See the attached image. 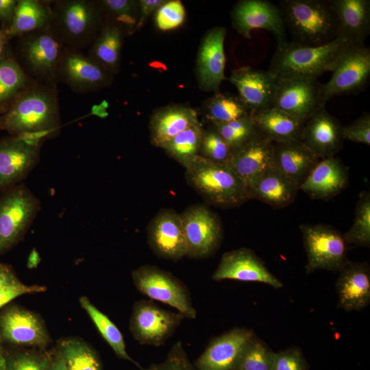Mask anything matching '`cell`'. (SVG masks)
<instances>
[{
  "label": "cell",
  "mask_w": 370,
  "mask_h": 370,
  "mask_svg": "<svg viewBox=\"0 0 370 370\" xmlns=\"http://www.w3.org/2000/svg\"><path fill=\"white\" fill-rule=\"evenodd\" d=\"M259 134L273 143L299 140L304 122L275 108L252 112Z\"/></svg>",
  "instance_id": "4dcf8cb0"
},
{
  "label": "cell",
  "mask_w": 370,
  "mask_h": 370,
  "mask_svg": "<svg viewBox=\"0 0 370 370\" xmlns=\"http://www.w3.org/2000/svg\"><path fill=\"white\" fill-rule=\"evenodd\" d=\"M273 164L299 187L321 160L300 140L273 144Z\"/></svg>",
  "instance_id": "f1b7e54d"
},
{
  "label": "cell",
  "mask_w": 370,
  "mask_h": 370,
  "mask_svg": "<svg viewBox=\"0 0 370 370\" xmlns=\"http://www.w3.org/2000/svg\"><path fill=\"white\" fill-rule=\"evenodd\" d=\"M19 281L10 266L0 262V289Z\"/></svg>",
  "instance_id": "f5cc1de1"
},
{
  "label": "cell",
  "mask_w": 370,
  "mask_h": 370,
  "mask_svg": "<svg viewBox=\"0 0 370 370\" xmlns=\"http://www.w3.org/2000/svg\"><path fill=\"white\" fill-rule=\"evenodd\" d=\"M337 308L361 311L370 303V268L367 262L348 260L338 271L336 282Z\"/></svg>",
  "instance_id": "603a6c76"
},
{
  "label": "cell",
  "mask_w": 370,
  "mask_h": 370,
  "mask_svg": "<svg viewBox=\"0 0 370 370\" xmlns=\"http://www.w3.org/2000/svg\"><path fill=\"white\" fill-rule=\"evenodd\" d=\"M348 182L347 168L333 156L321 159L299 188L312 199L328 200L343 190Z\"/></svg>",
  "instance_id": "d4e9b609"
},
{
  "label": "cell",
  "mask_w": 370,
  "mask_h": 370,
  "mask_svg": "<svg viewBox=\"0 0 370 370\" xmlns=\"http://www.w3.org/2000/svg\"><path fill=\"white\" fill-rule=\"evenodd\" d=\"M211 126L232 151L239 149L258 134L251 116L227 123L211 124Z\"/></svg>",
  "instance_id": "60d3db41"
},
{
  "label": "cell",
  "mask_w": 370,
  "mask_h": 370,
  "mask_svg": "<svg viewBox=\"0 0 370 370\" xmlns=\"http://www.w3.org/2000/svg\"><path fill=\"white\" fill-rule=\"evenodd\" d=\"M204 127L200 122L177 134L162 149L186 168L199 156Z\"/></svg>",
  "instance_id": "8d00e7d4"
},
{
  "label": "cell",
  "mask_w": 370,
  "mask_h": 370,
  "mask_svg": "<svg viewBox=\"0 0 370 370\" xmlns=\"http://www.w3.org/2000/svg\"><path fill=\"white\" fill-rule=\"evenodd\" d=\"M229 81L252 112L272 108L276 81L267 71L243 66L232 71Z\"/></svg>",
  "instance_id": "7402d4cb"
},
{
  "label": "cell",
  "mask_w": 370,
  "mask_h": 370,
  "mask_svg": "<svg viewBox=\"0 0 370 370\" xmlns=\"http://www.w3.org/2000/svg\"><path fill=\"white\" fill-rule=\"evenodd\" d=\"M301 349L293 346L275 352L271 370H309Z\"/></svg>",
  "instance_id": "bcb514c9"
},
{
  "label": "cell",
  "mask_w": 370,
  "mask_h": 370,
  "mask_svg": "<svg viewBox=\"0 0 370 370\" xmlns=\"http://www.w3.org/2000/svg\"><path fill=\"white\" fill-rule=\"evenodd\" d=\"M58 82H62L73 91L87 92L108 86L112 74L82 50L66 47L57 71Z\"/></svg>",
  "instance_id": "5bb4252c"
},
{
  "label": "cell",
  "mask_w": 370,
  "mask_h": 370,
  "mask_svg": "<svg viewBox=\"0 0 370 370\" xmlns=\"http://www.w3.org/2000/svg\"><path fill=\"white\" fill-rule=\"evenodd\" d=\"M58 349L69 370H103L101 360L96 352L82 340H63Z\"/></svg>",
  "instance_id": "f35d334b"
},
{
  "label": "cell",
  "mask_w": 370,
  "mask_h": 370,
  "mask_svg": "<svg viewBox=\"0 0 370 370\" xmlns=\"http://www.w3.org/2000/svg\"><path fill=\"white\" fill-rule=\"evenodd\" d=\"M231 17L234 28L245 38H251L252 30L263 29L275 36L277 49L282 48L288 42L281 11L270 1H239L232 10Z\"/></svg>",
  "instance_id": "4fadbf2b"
},
{
  "label": "cell",
  "mask_w": 370,
  "mask_h": 370,
  "mask_svg": "<svg viewBox=\"0 0 370 370\" xmlns=\"http://www.w3.org/2000/svg\"><path fill=\"white\" fill-rule=\"evenodd\" d=\"M4 350L7 370H49L50 353L18 349Z\"/></svg>",
  "instance_id": "b9f144b4"
},
{
  "label": "cell",
  "mask_w": 370,
  "mask_h": 370,
  "mask_svg": "<svg viewBox=\"0 0 370 370\" xmlns=\"http://www.w3.org/2000/svg\"><path fill=\"white\" fill-rule=\"evenodd\" d=\"M79 303L116 356L133 362L141 369L142 367L127 354L121 332L109 317L93 305L86 297H80Z\"/></svg>",
  "instance_id": "d590c367"
},
{
  "label": "cell",
  "mask_w": 370,
  "mask_h": 370,
  "mask_svg": "<svg viewBox=\"0 0 370 370\" xmlns=\"http://www.w3.org/2000/svg\"><path fill=\"white\" fill-rule=\"evenodd\" d=\"M255 334L247 328H234L210 339L193 365L197 370H231L244 343Z\"/></svg>",
  "instance_id": "cb8c5ba5"
},
{
  "label": "cell",
  "mask_w": 370,
  "mask_h": 370,
  "mask_svg": "<svg viewBox=\"0 0 370 370\" xmlns=\"http://www.w3.org/2000/svg\"><path fill=\"white\" fill-rule=\"evenodd\" d=\"M204 108L206 119L211 124L227 123L252 114L238 96L219 92L206 101Z\"/></svg>",
  "instance_id": "e575fe53"
},
{
  "label": "cell",
  "mask_w": 370,
  "mask_h": 370,
  "mask_svg": "<svg viewBox=\"0 0 370 370\" xmlns=\"http://www.w3.org/2000/svg\"><path fill=\"white\" fill-rule=\"evenodd\" d=\"M185 170L188 184L211 205L232 208L249 199L245 184L227 164L197 156Z\"/></svg>",
  "instance_id": "277c9868"
},
{
  "label": "cell",
  "mask_w": 370,
  "mask_h": 370,
  "mask_svg": "<svg viewBox=\"0 0 370 370\" xmlns=\"http://www.w3.org/2000/svg\"><path fill=\"white\" fill-rule=\"evenodd\" d=\"M184 317L159 307L152 300H138L133 306L130 331L141 345L160 346L175 332Z\"/></svg>",
  "instance_id": "7c38bea8"
},
{
  "label": "cell",
  "mask_w": 370,
  "mask_h": 370,
  "mask_svg": "<svg viewBox=\"0 0 370 370\" xmlns=\"http://www.w3.org/2000/svg\"><path fill=\"white\" fill-rule=\"evenodd\" d=\"M348 245L370 246V193L362 192L358 199L355 216L350 228L343 234Z\"/></svg>",
  "instance_id": "ab89813d"
},
{
  "label": "cell",
  "mask_w": 370,
  "mask_h": 370,
  "mask_svg": "<svg viewBox=\"0 0 370 370\" xmlns=\"http://www.w3.org/2000/svg\"><path fill=\"white\" fill-rule=\"evenodd\" d=\"M40 210V200L23 184L1 193L0 255L22 239Z\"/></svg>",
  "instance_id": "52a82bcc"
},
{
  "label": "cell",
  "mask_w": 370,
  "mask_h": 370,
  "mask_svg": "<svg viewBox=\"0 0 370 370\" xmlns=\"http://www.w3.org/2000/svg\"><path fill=\"white\" fill-rule=\"evenodd\" d=\"M10 40L6 30L0 28V59L8 48V43Z\"/></svg>",
  "instance_id": "11a10c76"
},
{
  "label": "cell",
  "mask_w": 370,
  "mask_h": 370,
  "mask_svg": "<svg viewBox=\"0 0 370 370\" xmlns=\"http://www.w3.org/2000/svg\"><path fill=\"white\" fill-rule=\"evenodd\" d=\"M274 352L256 334L238 353L231 370H271Z\"/></svg>",
  "instance_id": "74e56055"
},
{
  "label": "cell",
  "mask_w": 370,
  "mask_h": 370,
  "mask_svg": "<svg viewBox=\"0 0 370 370\" xmlns=\"http://www.w3.org/2000/svg\"><path fill=\"white\" fill-rule=\"evenodd\" d=\"M0 370H7L4 347L1 341H0Z\"/></svg>",
  "instance_id": "9f6ffc18"
},
{
  "label": "cell",
  "mask_w": 370,
  "mask_h": 370,
  "mask_svg": "<svg viewBox=\"0 0 370 370\" xmlns=\"http://www.w3.org/2000/svg\"><path fill=\"white\" fill-rule=\"evenodd\" d=\"M99 4L115 18L117 25H125L130 31L136 27V19L134 14L138 6V1L133 0H103ZM135 28V27H134Z\"/></svg>",
  "instance_id": "f6af8a7d"
},
{
  "label": "cell",
  "mask_w": 370,
  "mask_h": 370,
  "mask_svg": "<svg viewBox=\"0 0 370 370\" xmlns=\"http://www.w3.org/2000/svg\"><path fill=\"white\" fill-rule=\"evenodd\" d=\"M249 199H258L276 208L292 204L299 186L274 166L263 172L247 187Z\"/></svg>",
  "instance_id": "4316f807"
},
{
  "label": "cell",
  "mask_w": 370,
  "mask_h": 370,
  "mask_svg": "<svg viewBox=\"0 0 370 370\" xmlns=\"http://www.w3.org/2000/svg\"><path fill=\"white\" fill-rule=\"evenodd\" d=\"M46 291L45 286L38 285L28 286L21 281L0 289V310L7 306L15 298L23 295L40 293Z\"/></svg>",
  "instance_id": "681fc988"
},
{
  "label": "cell",
  "mask_w": 370,
  "mask_h": 370,
  "mask_svg": "<svg viewBox=\"0 0 370 370\" xmlns=\"http://www.w3.org/2000/svg\"><path fill=\"white\" fill-rule=\"evenodd\" d=\"M344 140L357 143L370 145V114L362 115L347 126H343Z\"/></svg>",
  "instance_id": "c3c4849f"
},
{
  "label": "cell",
  "mask_w": 370,
  "mask_h": 370,
  "mask_svg": "<svg viewBox=\"0 0 370 370\" xmlns=\"http://www.w3.org/2000/svg\"><path fill=\"white\" fill-rule=\"evenodd\" d=\"M330 79L321 86V106L332 98L361 91L370 77V49L365 45H351L332 70Z\"/></svg>",
  "instance_id": "30bf717a"
},
{
  "label": "cell",
  "mask_w": 370,
  "mask_h": 370,
  "mask_svg": "<svg viewBox=\"0 0 370 370\" xmlns=\"http://www.w3.org/2000/svg\"><path fill=\"white\" fill-rule=\"evenodd\" d=\"M299 229L307 254L306 273L317 270L338 273L349 260L348 245L343 234L324 224H304Z\"/></svg>",
  "instance_id": "9c48e42d"
},
{
  "label": "cell",
  "mask_w": 370,
  "mask_h": 370,
  "mask_svg": "<svg viewBox=\"0 0 370 370\" xmlns=\"http://www.w3.org/2000/svg\"><path fill=\"white\" fill-rule=\"evenodd\" d=\"M52 1L18 0L11 25L6 29L10 39L49 27L52 21Z\"/></svg>",
  "instance_id": "1f68e13d"
},
{
  "label": "cell",
  "mask_w": 370,
  "mask_h": 370,
  "mask_svg": "<svg viewBox=\"0 0 370 370\" xmlns=\"http://www.w3.org/2000/svg\"><path fill=\"white\" fill-rule=\"evenodd\" d=\"M186 245V257L206 258L213 255L223 240L219 217L203 204L188 206L180 214Z\"/></svg>",
  "instance_id": "8fae6325"
},
{
  "label": "cell",
  "mask_w": 370,
  "mask_h": 370,
  "mask_svg": "<svg viewBox=\"0 0 370 370\" xmlns=\"http://www.w3.org/2000/svg\"><path fill=\"white\" fill-rule=\"evenodd\" d=\"M212 278L214 281L233 280L261 282L274 288H280L284 285L255 252L246 247L224 253Z\"/></svg>",
  "instance_id": "ac0fdd59"
},
{
  "label": "cell",
  "mask_w": 370,
  "mask_h": 370,
  "mask_svg": "<svg viewBox=\"0 0 370 370\" xmlns=\"http://www.w3.org/2000/svg\"><path fill=\"white\" fill-rule=\"evenodd\" d=\"M51 26L66 47L82 50L98 34L101 7L90 0L52 1Z\"/></svg>",
  "instance_id": "8992f818"
},
{
  "label": "cell",
  "mask_w": 370,
  "mask_h": 370,
  "mask_svg": "<svg viewBox=\"0 0 370 370\" xmlns=\"http://www.w3.org/2000/svg\"><path fill=\"white\" fill-rule=\"evenodd\" d=\"M196 110L184 106H172L154 112L149 121L150 140L161 148L177 134L199 123Z\"/></svg>",
  "instance_id": "f546056e"
},
{
  "label": "cell",
  "mask_w": 370,
  "mask_h": 370,
  "mask_svg": "<svg viewBox=\"0 0 370 370\" xmlns=\"http://www.w3.org/2000/svg\"><path fill=\"white\" fill-rule=\"evenodd\" d=\"M351 45L339 36L318 46L288 42L277 49L267 71L275 81L293 77L317 79L326 72H332Z\"/></svg>",
  "instance_id": "7a4b0ae2"
},
{
  "label": "cell",
  "mask_w": 370,
  "mask_h": 370,
  "mask_svg": "<svg viewBox=\"0 0 370 370\" xmlns=\"http://www.w3.org/2000/svg\"><path fill=\"white\" fill-rule=\"evenodd\" d=\"M60 128L56 83L34 82L0 114V130L39 144L58 136Z\"/></svg>",
  "instance_id": "6da1fadb"
},
{
  "label": "cell",
  "mask_w": 370,
  "mask_h": 370,
  "mask_svg": "<svg viewBox=\"0 0 370 370\" xmlns=\"http://www.w3.org/2000/svg\"><path fill=\"white\" fill-rule=\"evenodd\" d=\"M49 370H69L58 349L53 354H51V361Z\"/></svg>",
  "instance_id": "db71d44e"
},
{
  "label": "cell",
  "mask_w": 370,
  "mask_h": 370,
  "mask_svg": "<svg viewBox=\"0 0 370 370\" xmlns=\"http://www.w3.org/2000/svg\"><path fill=\"white\" fill-rule=\"evenodd\" d=\"M17 3L18 0H0V28L6 30L11 25Z\"/></svg>",
  "instance_id": "f907efd6"
},
{
  "label": "cell",
  "mask_w": 370,
  "mask_h": 370,
  "mask_svg": "<svg viewBox=\"0 0 370 370\" xmlns=\"http://www.w3.org/2000/svg\"><path fill=\"white\" fill-rule=\"evenodd\" d=\"M34 82L7 48L0 59V114L5 112L14 99Z\"/></svg>",
  "instance_id": "836d02e7"
},
{
  "label": "cell",
  "mask_w": 370,
  "mask_h": 370,
  "mask_svg": "<svg viewBox=\"0 0 370 370\" xmlns=\"http://www.w3.org/2000/svg\"><path fill=\"white\" fill-rule=\"evenodd\" d=\"M273 143L258 134L233 151L227 165L245 187L254 179L274 166Z\"/></svg>",
  "instance_id": "484cf974"
},
{
  "label": "cell",
  "mask_w": 370,
  "mask_h": 370,
  "mask_svg": "<svg viewBox=\"0 0 370 370\" xmlns=\"http://www.w3.org/2000/svg\"><path fill=\"white\" fill-rule=\"evenodd\" d=\"M335 12L338 36L352 45H365L370 32L369 0H330Z\"/></svg>",
  "instance_id": "83f0119b"
},
{
  "label": "cell",
  "mask_w": 370,
  "mask_h": 370,
  "mask_svg": "<svg viewBox=\"0 0 370 370\" xmlns=\"http://www.w3.org/2000/svg\"><path fill=\"white\" fill-rule=\"evenodd\" d=\"M147 243L158 257L177 261L186 255V245L180 214L161 209L147 228Z\"/></svg>",
  "instance_id": "d6986e66"
},
{
  "label": "cell",
  "mask_w": 370,
  "mask_h": 370,
  "mask_svg": "<svg viewBox=\"0 0 370 370\" xmlns=\"http://www.w3.org/2000/svg\"><path fill=\"white\" fill-rule=\"evenodd\" d=\"M317 79L293 77L276 81L273 108L305 122L322 108Z\"/></svg>",
  "instance_id": "9a60e30c"
},
{
  "label": "cell",
  "mask_w": 370,
  "mask_h": 370,
  "mask_svg": "<svg viewBox=\"0 0 370 370\" xmlns=\"http://www.w3.org/2000/svg\"><path fill=\"white\" fill-rule=\"evenodd\" d=\"M140 370H197L185 351L181 341H177L171 348L165 360L151 364Z\"/></svg>",
  "instance_id": "7dc6e473"
},
{
  "label": "cell",
  "mask_w": 370,
  "mask_h": 370,
  "mask_svg": "<svg viewBox=\"0 0 370 370\" xmlns=\"http://www.w3.org/2000/svg\"><path fill=\"white\" fill-rule=\"evenodd\" d=\"M0 341L12 346L44 349L49 338L41 319L34 313L8 304L0 310Z\"/></svg>",
  "instance_id": "2e32d148"
},
{
  "label": "cell",
  "mask_w": 370,
  "mask_h": 370,
  "mask_svg": "<svg viewBox=\"0 0 370 370\" xmlns=\"http://www.w3.org/2000/svg\"><path fill=\"white\" fill-rule=\"evenodd\" d=\"M132 278L140 293L175 308L184 318H196L197 310L188 288L171 273L154 265L145 264L134 270Z\"/></svg>",
  "instance_id": "ba28073f"
},
{
  "label": "cell",
  "mask_w": 370,
  "mask_h": 370,
  "mask_svg": "<svg viewBox=\"0 0 370 370\" xmlns=\"http://www.w3.org/2000/svg\"><path fill=\"white\" fill-rule=\"evenodd\" d=\"M299 140L320 159L335 156L345 140L343 125L322 108L304 122Z\"/></svg>",
  "instance_id": "44dd1931"
},
{
  "label": "cell",
  "mask_w": 370,
  "mask_h": 370,
  "mask_svg": "<svg viewBox=\"0 0 370 370\" xmlns=\"http://www.w3.org/2000/svg\"><path fill=\"white\" fill-rule=\"evenodd\" d=\"M280 5L293 42L318 46L338 37L337 18L330 0H284Z\"/></svg>",
  "instance_id": "3957f363"
},
{
  "label": "cell",
  "mask_w": 370,
  "mask_h": 370,
  "mask_svg": "<svg viewBox=\"0 0 370 370\" xmlns=\"http://www.w3.org/2000/svg\"><path fill=\"white\" fill-rule=\"evenodd\" d=\"M41 145L17 136L0 139V193L27 177L39 162Z\"/></svg>",
  "instance_id": "e0dca14e"
},
{
  "label": "cell",
  "mask_w": 370,
  "mask_h": 370,
  "mask_svg": "<svg viewBox=\"0 0 370 370\" xmlns=\"http://www.w3.org/2000/svg\"><path fill=\"white\" fill-rule=\"evenodd\" d=\"M123 29L114 23L104 25L89 46L88 56L111 74L119 67Z\"/></svg>",
  "instance_id": "d6a6232c"
},
{
  "label": "cell",
  "mask_w": 370,
  "mask_h": 370,
  "mask_svg": "<svg viewBox=\"0 0 370 370\" xmlns=\"http://www.w3.org/2000/svg\"><path fill=\"white\" fill-rule=\"evenodd\" d=\"M185 17V8L180 1H165L156 10L155 22L158 29L169 31L182 25Z\"/></svg>",
  "instance_id": "ee69618b"
},
{
  "label": "cell",
  "mask_w": 370,
  "mask_h": 370,
  "mask_svg": "<svg viewBox=\"0 0 370 370\" xmlns=\"http://www.w3.org/2000/svg\"><path fill=\"white\" fill-rule=\"evenodd\" d=\"M18 38L16 59L25 73L36 82L57 84L58 66L66 46L51 24Z\"/></svg>",
  "instance_id": "5b68a950"
},
{
  "label": "cell",
  "mask_w": 370,
  "mask_h": 370,
  "mask_svg": "<svg viewBox=\"0 0 370 370\" xmlns=\"http://www.w3.org/2000/svg\"><path fill=\"white\" fill-rule=\"evenodd\" d=\"M226 29L217 26L209 29L203 37L199 48L196 74L199 88L207 92H219L225 79L224 42Z\"/></svg>",
  "instance_id": "ffe728a7"
},
{
  "label": "cell",
  "mask_w": 370,
  "mask_h": 370,
  "mask_svg": "<svg viewBox=\"0 0 370 370\" xmlns=\"http://www.w3.org/2000/svg\"><path fill=\"white\" fill-rule=\"evenodd\" d=\"M232 153L229 145L212 126L204 129L199 156L215 163L227 164Z\"/></svg>",
  "instance_id": "7bdbcfd3"
},
{
  "label": "cell",
  "mask_w": 370,
  "mask_h": 370,
  "mask_svg": "<svg viewBox=\"0 0 370 370\" xmlns=\"http://www.w3.org/2000/svg\"><path fill=\"white\" fill-rule=\"evenodd\" d=\"M165 1L162 0H140L138 1L140 16L136 23L134 31L140 29L149 16L157 10Z\"/></svg>",
  "instance_id": "816d5d0a"
}]
</instances>
